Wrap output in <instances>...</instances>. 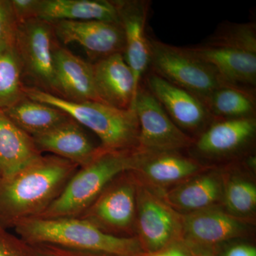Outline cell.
<instances>
[{
    "label": "cell",
    "instance_id": "obj_1",
    "mask_svg": "<svg viewBox=\"0 0 256 256\" xmlns=\"http://www.w3.org/2000/svg\"><path fill=\"white\" fill-rule=\"evenodd\" d=\"M78 168L68 160L48 154L0 178V226L14 228L22 220L40 216L60 196Z\"/></svg>",
    "mask_w": 256,
    "mask_h": 256
},
{
    "label": "cell",
    "instance_id": "obj_2",
    "mask_svg": "<svg viewBox=\"0 0 256 256\" xmlns=\"http://www.w3.org/2000/svg\"><path fill=\"white\" fill-rule=\"evenodd\" d=\"M152 154L140 148L118 151L101 148L92 161L77 170L60 196L38 218H78L114 178L137 171Z\"/></svg>",
    "mask_w": 256,
    "mask_h": 256
},
{
    "label": "cell",
    "instance_id": "obj_3",
    "mask_svg": "<svg viewBox=\"0 0 256 256\" xmlns=\"http://www.w3.org/2000/svg\"><path fill=\"white\" fill-rule=\"evenodd\" d=\"M14 229L18 236L32 245L48 244L118 256H138L142 252L138 238L104 233L80 218L35 217L22 220Z\"/></svg>",
    "mask_w": 256,
    "mask_h": 256
},
{
    "label": "cell",
    "instance_id": "obj_4",
    "mask_svg": "<svg viewBox=\"0 0 256 256\" xmlns=\"http://www.w3.org/2000/svg\"><path fill=\"white\" fill-rule=\"evenodd\" d=\"M31 100L60 109L100 139L104 150H127L139 148V122L134 109H120L100 101L74 102L38 88H24Z\"/></svg>",
    "mask_w": 256,
    "mask_h": 256
},
{
    "label": "cell",
    "instance_id": "obj_5",
    "mask_svg": "<svg viewBox=\"0 0 256 256\" xmlns=\"http://www.w3.org/2000/svg\"><path fill=\"white\" fill-rule=\"evenodd\" d=\"M150 66L161 78L192 92L204 102L212 92L224 85L210 64L188 50L165 44L148 34Z\"/></svg>",
    "mask_w": 256,
    "mask_h": 256
},
{
    "label": "cell",
    "instance_id": "obj_6",
    "mask_svg": "<svg viewBox=\"0 0 256 256\" xmlns=\"http://www.w3.org/2000/svg\"><path fill=\"white\" fill-rule=\"evenodd\" d=\"M137 190L134 172L122 173L106 186L78 218L116 236L131 233L136 227Z\"/></svg>",
    "mask_w": 256,
    "mask_h": 256
},
{
    "label": "cell",
    "instance_id": "obj_7",
    "mask_svg": "<svg viewBox=\"0 0 256 256\" xmlns=\"http://www.w3.org/2000/svg\"><path fill=\"white\" fill-rule=\"evenodd\" d=\"M132 109L139 122V148L152 153L191 148L194 140L170 118L144 84L138 88Z\"/></svg>",
    "mask_w": 256,
    "mask_h": 256
},
{
    "label": "cell",
    "instance_id": "obj_8",
    "mask_svg": "<svg viewBox=\"0 0 256 256\" xmlns=\"http://www.w3.org/2000/svg\"><path fill=\"white\" fill-rule=\"evenodd\" d=\"M53 32L52 24L38 18L18 24L14 47L23 74L41 90L56 95Z\"/></svg>",
    "mask_w": 256,
    "mask_h": 256
},
{
    "label": "cell",
    "instance_id": "obj_9",
    "mask_svg": "<svg viewBox=\"0 0 256 256\" xmlns=\"http://www.w3.org/2000/svg\"><path fill=\"white\" fill-rule=\"evenodd\" d=\"M137 180L136 228L139 234L138 240L151 252H158L182 234V218L164 200L144 186L138 178Z\"/></svg>",
    "mask_w": 256,
    "mask_h": 256
},
{
    "label": "cell",
    "instance_id": "obj_10",
    "mask_svg": "<svg viewBox=\"0 0 256 256\" xmlns=\"http://www.w3.org/2000/svg\"><path fill=\"white\" fill-rule=\"evenodd\" d=\"M144 84L184 132H203L214 120L198 97L152 72L148 74Z\"/></svg>",
    "mask_w": 256,
    "mask_h": 256
},
{
    "label": "cell",
    "instance_id": "obj_11",
    "mask_svg": "<svg viewBox=\"0 0 256 256\" xmlns=\"http://www.w3.org/2000/svg\"><path fill=\"white\" fill-rule=\"evenodd\" d=\"M50 24L64 44H78L96 62L116 54L124 55L126 44L120 23L58 21Z\"/></svg>",
    "mask_w": 256,
    "mask_h": 256
},
{
    "label": "cell",
    "instance_id": "obj_12",
    "mask_svg": "<svg viewBox=\"0 0 256 256\" xmlns=\"http://www.w3.org/2000/svg\"><path fill=\"white\" fill-rule=\"evenodd\" d=\"M114 3L124 30V60L132 70L138 90L150 66L146 24L150 3L144 0H121Z\"/></svg>",
    "mask_w": 256,
    "mask_h": 256
},
{
    "label": "cell",
    "instance_id": "obj_13",
    "mask_svg": "<svg viewBox=\"0 0 256 256\" xmlns=\"http://www.w3.org/2000/svg\"><path fill=\"white\" fill-rule=\"evenodd\" d=\"M32 138L42 154L50 152L79 168L92 161L101 150L100 146H96L84 127L72 118Z\"/></svg>",
    "mask_w": 256,
    "mask_h": 256
},
{
    "label": "cell",
    "instance_id": "obj_14",
    "mask_svg": "<svg viewBox=\"0 0 256 256\" xmlns=\"http://www.w3.org/2000/svg\"><path fill=\"white\" fill-rule=\"evenodd\" d=\"M94 82L100 102L120 109H132L138 92L132 70L122 54L92 64Z\"/></svg>",
    "mask_w": 256,
    "mask_h": 256
},
{
    "label": "cell",
    "instance_id": "obj_15",
    "mask_svg": "<svg viewBox=\"0 0 256 256\" xmlns=\"http://www.w3.org/2000/svg\"><path fill=\"white\" fill-rule=\"evenodd\" d=\"M53 60L56 95L74 102L100 101L96 90L92 64L58 46H54Z\"/></svg>",
    "mask_w": 256,
    "mask_h": 256
},
{
    "label": "cell",
    "instance_id": "obj_16",
    "mask_svg": "<svg viewBox=\"0 0 256 256\" xmlns=\"http://www.w3.org/2000/svg\"><path fill=\"white\" fill-rule=\"evenodd\" d=\"M256 118L214 119L194 140L195 150L208 158H220L242 150L255 138Z\"/></svg>",
    "mask_w": 256,
    "mask_h": 256
},
{
    "label": "cell",
    "instance_id": "obj_17",
    "mask_svg": "<svg viewBox=\"0 0 256 256\" xmlns=\"http://www.w3.org/2000/svg\"><path fill=\"white\" fill-rule=\"evenodd\" d=\"M188 48L212 66L224 84L255 89L256 54L204 44Z\"/></svg>",
    "mask_w": 256,
    "mask_h": 256
},
{
    "label": "cell",
    "instance_id": "obj_18",
    "mask_svg": "<svg viewBox=\"0 0 256 256\" xmlns=\"http://www.w3.org/2000/svg\"><path fill=\"white\" fill-rule=\"evenodd\" d=\"M246 228L236 216L210 208L183 216L182 234L195 244L214 245L242 235Z\"/></svg>",
    "mask_w": 256,
    "mask_h": 256
},
{
    "label": "cell",
    "instance_id": "obj_19",
    "mask_svg": "<svg viewBox=\"0 0 256 256\" xmlns=\"http://www.w3.org/2000/svg\"><path fill=\"white\" fill-rule=\"evenodd\" d=\"M37 18L58 21H101L120 23L114 1L107 0H40Z\"/></svg>",
    "mask_w": 256,
    "mask_h": 256
},
{
    "label": "cell",
    "instance_id": "obj_20",
    "mask_svg": "<svg viewBox=\"0 0 256 256\" xmlns=\"http://www.w3.org/2000/svg\"><path fill=\"white\" fill-rule=\"evenodd\" d=\"M42 156L32 136L0 110V178L18 172Z\"/></svg>",
    "mask_w": 256,
    "mask_h": 256
},
{
    "label": "cell",
    "instance_id": "obj_21",
    "mask_svg": "<svg viewBox=\"0 0 256 256\" xmlns=\"http://www.w3.org/2000/svg\"><path fill=\"white\" fill-rule=\"evenodd\" d=\"M202 175L168 192L164 201L172 208L188 213L212 208L222 197L224 186L218 175Z\"/></svg>",
    "mask_w": 256,
    "mask_h": 256
},
{
    "label": "cell",
    "instance_id": "obj_22",
    "mask_svg": "<svg viewBox=\"0 0 256 256\" xmlns=\"http://www.w3.org/2000/svg\"><path fill=\"white\" fill-rule=\"evenodd\" d=\"M196 160L181 156L178 152L153 153L134 172L140 178L156 185L178 182L204 170Z\"/></svg>",
    "mask_w": 256,
    "mask_h": 256
},
{
    "label": "cell",
    "instance_id": "obj_23",
    "mask_svg": "<svg viewBox=\"0 0 256 256\" xmlns=\"http://www.w3.org/2000/svg\"><path fill=\"white\" fill-rule=\"evenodd\" d=\"M3 111L18 128L32 137L46 132L70 118L60 109L26 96Z\"/></svg>",
    "mask_w": 256,
    "mask_h": 256
},
{
    "label": "cell",
    "instance_id": "obj_24",
    "mask_svg": "<svg viewBox=\"0 0 256 256\" xmlns=\"http://www.w3.org/2000/svg\"><path fill=\"white\" fill-rule=\"evenodd\" d=\"M204 102L214 119L256 118L254 90L224 84L212 92Z\"/></svg>",
    "mask_w": 256,
    "mask_h": 256
},
{
    "label": "cell",
    "instance_id": "obj_25",
    "mask_svg": "<svg viewBox=\"0 0 256 256\" xmlns=\"http://www.w3.org/2000/svg\"><path fill=\"white\" fill-rule=\"evenodd\" d=\"M23 70L15 47L0 54V110L25 97Z\"/></svg>",
    "mask_w": 256,
    "mask_h": 256
},
{
    "label": "cell",
    "instance_id": "obj_26",
    "mask_svg": "<svg viewBox=\"0 0 256 256\" xmlns=\"http://www.w3.org/2000/svg\"><path fill=\"white\" fill-rule=\"evenodd\" d=\"M203 44L256 54V24L224 22Z\"/></svg>",
    "mask_w": 256,
    "mask_h": 256
},
{
    "label": "cell",
    "instance_id": "obj_27",
    "mask_svg": "<svg viewBox=\"0 0 256 256\" xmlns=\"http://www.w3.org/2000/svg\"><path fill=\"white\" fill-rule=\"evenodd\" d=\"M223 197L226 206L235 216L248 215L256 210V186L252 182L232 178L224 188Z\"/></svg>",
    "mask_w": 256,
    "mask_h": 256
},
{
    "label": "cell",
    "instance_id": "obj_28",
    "mask_svg": "<svg viewBox=\"0 0 256 256\" xmlns=\"http://www.w3.org/2000/svg\"><path fill=\"white\" fill-rule=\"evenodd\" d=\"M18 23L10 1L0 0V54L14 48Z\"/></svg>",
    "mask_w": 256,
    "mask_h": 256
},
{
    "label": "cell",
    "instance_id": "obj_29",
    "mask_svg": "<svg viewBox=\"0 0 256 256\" xmlns=\"http://www.w3.org/2000/svg\"><path fill=\"white\" fill-rule=\"evenodd\" d=\"M32 244L0 226V256H30Z\"/></svg>",
    "mask_w": 256,
    "mask_h": 256
},
{
    "label": "cell",
    "instance_id": "obj_30",
    "mask_svg": "<svg viewBox=\"0 0 256 256\" xmlns=\"http://www.w3.org/2000/svg\"><path fill=\"white\" fill-rule=\"evenodd\" d=\"M40 0H12V9L16 23L20 24L37 18Z\"/></svg>",
    "mask_w": 256,
    "mask_h": 256
},
{
    "label": "cell",
    "instance_id": "obj_31",
    "mask_svg": "<svg viewBox=\"0 0 256 256\" xmlns=\"http://www.w3.org/2000/svg\"><path fill=\"white\" fill-rule=\"evenodd\" d=\"M151 256H191L181 242H172L168 246L164 248Z\"/></svg>",
    "mask_w": 256,
    "mask_h": 256
},
{
    "label": "cell",
    "instance_id": "obj_32",
    "mask_svg": "<svg viewBox=\"0 0 256 256\" xmlns=\"http://www.w3.org/2000/svg\"><path fill=\"white\" fill-rule=\"evenodd\" d=\"M225 256H256V248L247 244H238L230 248Z\"/></svg>",
    "mask_w": 256,
    "mask_h": 256
}]
</instances>
